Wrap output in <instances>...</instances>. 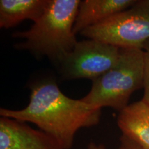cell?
<instances>
[{
    "label": "cell",
    "mask_w": 149,
    "mask_h": 149,
    "mask_svg": "<svg viewBox=\"0 0 149 149\" xmlns=\"http://www.w3.org/2000/svg\"><path fill=\"white\" fill-rule=\"evenodd\" d=\"M117 126L125 136L144 149H149V104L141 100L119 113Z\"/></svg>",
    "instance_id": "8"
},
{
    "label": "cell",
    "mask_w": 149,
    "mask_h": 149,
    "mask_svg": "<svg viewBox=\"0 0 149 149\" xmlns=\"http://www.w3.org/2000/svg\"><path fill=\"white\" fill-rule=\"evenodd\" d=\"M80 1L49 0L44 14L29 30L13 33L14 38L25 40L16 48L60 64L78 42L73 27Z\"/></svg>",
    "instance_id": "2"
},
{
    "label": "cell",
    "mask_w": 149,
    "mask_h": 149,
    "mask_svg": "<svg viewBox=\"0 0 149 149\" xmlns=\"http://www.w3.org/2000/svg\"><path fill=\"white\" fill-rule=\"evenodd\" d=\"M80 34L120 48L142 49L149 40V0L136 1L129 8Z\"/></svg>",
    "instance_id": "4"
},
{
    "label": "cell",
    "mask_w": 149,
    "mask_h": 149,
    "mask_svg": "<svg viewBox=\"0 0 149 149\" xmlns=\"http://www.w3.org/2000/svg\"><path fill=\"white\" fill-rule=\"evenodd\" d=\"M144 51V96L141 100L149 104V40L142 48Z\"/></svg>",
    "instance_id": "10"
},
{
    "label": "cell",
    "mask_w": 149,
    "mask_h": 149,
    "mask_svg": "<svg viewBox=\"0 0 149 149\" xmlns=\"http://www.w3.org/2000/svg\"><path fill=\"white\" fill-rule=\"evenodd\" d=\"M144 65L142 49L120 48L115 66L92 81L90 91L81 100L95 109L110 107L121 112L132 94L144 88Z\"/></svg>",
    "instance_id": "3"
},
{
    "label": "cell",
    "mask_w": 149,
    "mask_h": 149,
    "mask_svg": "<svg viewBox=\"0 0 149 149\" xmlns=\"http://www.w3.org/2000/svg\"><path fill=\"white\" fill-rule=\"evenodd\" d=\"M0 149H64L53 136L6 117L0 118Z\"/></svg>",
    "instance_id": "6"
},
{
    "label": "cell",
    "mask_w": 149,
    "mask_h": 149,
    "mask_svg": "<svg viewBox=\"0 0 149 149\" xmlns=\"http://www.w3.org/2000/svg\"><path fill=\"white\" fill-rule=\"evenodd\" d=\"M120 50L117 46L93 39L77 42L59 64L63 77L70 80L97 79L115 66Z\"/></svg>",
    "instance_id": "5"
},
{
    "label": "cell",
    "mask_w": 149,
    "mask_h": 149,
    "mask_svg": "<svg viewBox=\"0 0 149 149\" xmlns=\"http://www.w3.org/2000/svg\"><path fill=\"white\" fill-rule=\"evenodd\" d=\"M30 101L21 110L1 108L0 115L31 122L53 136L64 149H70L79 129L97 125L101 110L81 100L68 97L55 81H44L31 86Z\"/></svg>",
    "instance_id": "1"
},
{
    "label": "cell",
    "mask_w": 149,
    "mask_h": 149,
    "mask_svg": "<svg viewBox=\"0 0 149 149\" xmlns=\"http://www.w3.org/2000/svg\"><path fill=\"white\" fill-rule=\"evenodd\" d=\"M49 0H1L0 27L10 29L24 20L37 22L46 10Z\"/></svg>",
    "instance_id": "9"
},
{
    "label": "cell",
    "mask_w": 149,
    "mask_h": 149,
    "mask_svg": "<svg viewBox=\"0 0 149 149\" xmlns=\"http://www.w3.org/2000/svg\"><path fill=\"white\" fill-rule=\"evenodd\" d=\"M117 149H144L125 136L122 135L120 139V144Z\"/></svg>",
    "instance_id": "11"
},
{
    "label": "cell",
    "mask_w": 149,
    "mask_h": 149,
    "mask_svg": "<svg viewBox=\"0 0 149 149\" xmlns=\"http://www.w3.org/2000/svg\"><path fill=\"white\" fill-rule=\"evenodd\" d=\"M135 0H84L80 1L73 31L75 34L126 10Z\"/></svg>",
    "instance_id": "7"
},
{
    "label": "cell",
    "mask_w": 149,
    "mask_h": 149,
    "mask_svg": "<svg viewBox=\"0 0 149 149\" xmlns=\"http://www.w3.org/2000/svg\"><path fill=\"white\" fill-rule=\"evenodd\" d=\"M85 149H107L105 146L102 144H96V143L91 141Z\"/></svg>",
    "instance_id": "12"
}]
</instances>
